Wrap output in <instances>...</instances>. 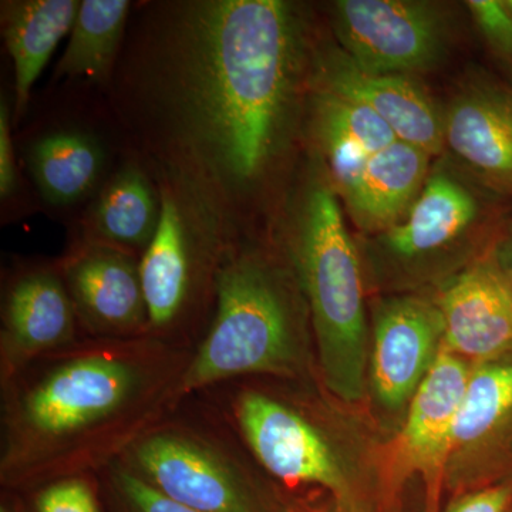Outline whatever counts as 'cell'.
<instances>
[{
  "instance_id": "6da1fadb",
  "label": "cell",
  "mask_w": 512,
  "mask_h": 512,
  "mask_svg": "<svg viewBox=\"0 0 512 512\" xmlns=\"http://www.w3.org/2000/svg\"><path fill=\"white\" fill-rule=\"evenodd\" d=\"M309 29L286 0L134 2L106 94L113 119L151 174L194 192L235 238L259 234L305 140Z\"/></svg>"
},
{
  "instance_id": "7a4b0ae2",
  "label": "cell",
  "mask_w": 512,
  "mask_h": 512,
  "mask_svg": "<svg viewBox=\"0 0 512 512\" xmlns=\"http://www.w3.org/2000/svg\"><path fill=\"white\" fill-rule=\"evenodd\" d=\"M192 350L150 335L84 336L0 384L3 487L30 491L119 461L177 412Z\"/></svg>"
},
{
  "instance_id": "3957f363",
  "label": "cell",
  "mask_w": 512,
  "mask_h": 512,
  "mask_svg": "<svg viewBox=\"0 0 512 512\" xmlns=\"http://www.w3.org/2000/svg\"><path fill=\"white\" fill-rule=\"evenodd\" d=\"M311 336L308 303L275 229L235 239L218 269L214 312L192 350L180 402L242 377L308 375Z\"/></svg>"
},
{
  "instance_id": "277c9868",
  "label": "cell",
  "mask_w": 512,
  "mask_h": 512,
  "mask_svg": "<svg viewBox=\"0 0 512 512\" xmlns=\"http://www.w3.org/2000/svg\"><path fill=\"white\" fill-rule=\"evenodd\" d=\"M309 154L275 229L308 303L320 380L343 403H357L366 394L370 352L362 264L338 194Z\"/></svg>"
},
{
  "instance_id": "5b68a950",
  "label": "cell",
  "mask_w": 512,
  "mask_h": 512,
  "mask_svg": "<svg viewBox=\"0 0 512 512\" xmlns=\"http://www.w3.org/2000/svg\"><path fill=\"white\" fill-rule=\"evenodd\" d=\"M154 178L160 224L140 261L148 335L194 349L214 312L218 269L237 238L194 192L164 175Z\"/></svg>"
},
{
  "instance_id": "8992f818",
  "label": "cell",
  "mask_w": 512,
  "mask_h": 512,
  "mask_svg": "<svg viewBox=\"0 0 512 512\" xmlns=\"http://www.w3.org/2000/svg\"><path fill=\"white\" fill-rule=\"evenodd\" d=\"M55 86L15 141L40 207L72 227L128 150L106 94L79 84Z\"/></svg>"
},
{
  "instance_id": "52a82bcc",
  "label": "cell",
  "mask_w": 512,
  "mask_h": 512,
  "mask_svg": "<svg viewBox=\"0 0 512 512\" xmlns=\"http://www.w3.org/2000/svg\"><path fill=\"white\" fill-rule=\"evenodd\" d=\"M510 200L488 190L453 160L430 170L419 198L399 224L370 235L369 255L394 279L423 281L463 256L483 258Z\"/></svg>"
},
{
  "instance_id": "ba28073f",
  "label": "cell",
  "mask_w": 512,
  "mask_h": 512,
  "mask_svg": "<svg viewBox=\"0 0 512 512\" xmlns=\"http://www.w3.org/2000/svg\"><path fill=\"white\" fill-rule=\"evenodd\" d=\"M120 463L175 503L200 512H262L254 477L218 434L175 412L133 444Z\"/></svg>"
},
{
  "instance_id": "9c48e42d",
  "label": "cell",
  "mask_w": 512,
  "mask_h": 512,
  "mask_svg": "<svg viewBox=\"0 0 512 512\" xmlns=\"http://www.w3.org/2000/svg\"><path fill=\"white\" fill-rule=\"evenodd\" d=\"M229 416L258 466L282 483L319 485L348 498V478L325 431L303 410L256 387H241Z\"/></svg>"
},
{
  "instance_id": "30bf717a",
  "label": "cell",
  "mask_w": 512,
  "mask_h": 512,
  "mask_svg": "<svg viewBox=\"0 0 512 512\" xmlns=\"http://www.w3.org/2000/svg\"><path fill=\"white\" fill-rule=\"evenodd\" d=\"M330 25L339 49L367 72H421L440 62L447 20L439 6L417 0H338Z\"/></svg>"
},
{
  "instance_id": "8fae6325",
  "label": "cell",
  "mask_w": 512,
  "mask_h": 512,
  "mask_svg": "<svg viewBox=\"0 0 512 512\" xmlns=\"http://www.w3.org/2000/svg\"><path fill=\"white\" fill-rule=\"evenodd\" d=\"M82 338L57 259L16 262L3 279L0 384Z\"/></svg>"
},
{
  "instance_id": "7c38bea8",
  "label": "cell",
  "mask_w": 512,
  "mask_h": 512,
  "mask_svg": "<svg viewBox=\"0 0 512 512\" xmlns=\"http://www.w3.org/2000/svg\"><path fill=\"white\" fill-rule=\"evenodd\" d=\"M140 256L70 239L57 258L84 336L128 339L148 335V308Z\"/></svg>"
},
{
  "instance_id": "4fadbf2b",
  "label": "cell",
  "mask_w": 512,
  "mask_h": 512,
  "mask_svg": "<svg viewBox=\"0 0 512 512\" xmlns=\"http://www.w3.org/2000/svg\"><path fill=\"white\" fill-rule=\"evenodd\" d=\"M311 87L369 107L392 128L397 140L431 157L443 154V113L410 76L367 72L339 47L316 43Z\"/></svg>"
},
{
  "instance_id": "5bb4252c",
  "label": "cell",
  "mask_w": 512,
  "mask_h": 512,
  "mask_svg": "<svg viewBox=\"0 0 512 512\" xmlns=\"http://www.w3.org/2000/svg\"><path fill=\"white\" fill-rule=\"evenodd\" d=\"M443 349V320L436 302L394 296L377 305L370 340L369 377L377 402L403 409Z\"/></svg>"
},
{
  "instance_id": "9a60e30c",
  "label": "cell",
  "mask_w": 512,
  "mask_h": 512,
  "mask_svg": "<svg viewBox=\"0 0 512 512\" xmlns=\"http://www.w3.org/2000/svg\"><path fill=\"white\" fill-rule=\"evenodd\" d=\"M443 121L451 160L512 200V84L478 77L448 104Z\"/></svg>"
},
{
  "instance_id": "2e32d148",
  "label": "cell",
  "mask_w": 512,
  "mask_h": 512,
  "mask_svg": "<svg viewBox=\"0 0 512 512\" xmlns=\"http://www.w3.org/2000/svg\"><path fill=\"white\" fill-rule=\"evenodd\" d=\"M436 305L448 352L474 365L512 356V296L487 256L451 275Z\"/></svg>"
},
{
  "instance_id": "e0dca14e",
  "label": "cell",
  "mask_w": 512,
  "mask_h": 512,
  "mask_svg": "<svg viewBox=\"0 0 512 512\" xmlns=\"http://www.w3.org/2000/svg\"><path fill=\"white\" fill-rule=\"evenodd\" d=\"M471 369L466 360L441 349L407 404L396 443L403 470L417 471L433 481L448 466L454 423Z\"/></svg>"
},
{
  "instance_id": "ac0fdd59",
  "label": "cell",
  "mask_w": 512,
  "mask_h": 512,
  "mask_svg": "<svg viewBox=\"0 0 512 512\" xmlns=\"http://www.w3.org/2000/svg\"><path fill=\"white\" fill-rule=\"evenodd\" d=\"M160 218L161 194L156 178L128 151L70 227V239L109 245L141 258L156 237Z\"/></svg>"
},
{
  "instance_id": "d6986e66",
  "label": "cell",
  "mask_w": 512,
  "mask_h": 512,
  "mask_svg": "<svg viewBox=\"0 0 512 512\" xmlns=\"http://www.w3.org/2000/svg\"><path fill=\"white\" fill-rule=\"evenodd\" d=\"M305 141L339 194L370 158L397 141V137L369 107L311 87L306 103Z\"/></svg>"
},
{
  "instance_id": "ffe728a7",
  "label": "cell",
  "mask_w": 512,
  "mask_h": 512,
  "mask_svg": "<svg viewBox=\"0 0 512 512\" xmlns=\"http://www.w3.org/2000/svg\"><path fill=\"white\" fill-rule=\"evenodd\" d=\"M430 158L426 151L400 140L370 158L338 194L356 227L376 235L399 224L429 178Z\"/></svg>"
},
{
  "instance_id": "44dd1931",
  "label": "cell",
  "mask_w": 512,
  "mask_h": 512,
  "mask_svg": "<svg viewBox=\"0 0 512 512\" xmlns=\"http://www.w3.org/2000/svg\"><path fill=\"white\" fill-rule=\"evenodd\" d=\"M82 0H3L0 32L13 64V124L28 116L32 90L63 37L70 35Z\"/></svg>"
},
{
  "instance_id": "7402d4cb",
  "label": "cell",
  "mask_w": 512,
  "mask_h": 512,
  "mask_svg": "<svg viewBox=\"0 0 512 512\" xmlns=\"http://www.w3.org/2000/svg\"><path fill=\"white\" fill-rule=\"evenodd\" d=\"M133 6L130 0H82L69 43L53 70V82L107 94Z\"/></svg>"
},
{
  "instance_id": "603a6c76",
  "label": "cell",
  "mask_w": 512,
  "mask_h": 512,
  "mask_svg": "<svg viewBox=\"0 0 512 512\" xmlns=\"http://www.w3.org/2000/svg\"><path fill=\"white\" fill-rule=\"evenodd\" d=\"M512 448V356L478 363L454 423L451 458L487 453L504 456Z\"/></svg>"
},
{
  "instance_id": "cb8c5ba5",
  "label": "cell",
  "mask_w": 512,
  "mask_h": 512,
  "mask_svg": "<svg viewBox=\"0 0 512 512\" xmlns=\"http://www.w3.org/2000/svg\"><path fill=\"white\" fill-rule=\"evenodd\" d=\"M13 96L0 97V211L2 224L22 220L42 210L32 184L28 183L20 164L15 136H13Z\"/></svg>"
},
{
  "instance_id": "d4e9b609",
  "label": "cell",
  "mask_w": 512,
  "mask_h": 512,
  "mask_svg": "<svg viewBox=\"0 0 512 512\" xmlns=\"http://www.w3.org/2000/svg\"><path fill=\"white\" fill-rule=\"evenodd\" d=\"M96 476L117 512H200L158 493L120 461L103 468Z\"/></svg>"
},
{
  "instance_id": "484cf974",
  "label": "cell",
  "mask_w": 512,
  "mask_h": 512,
  "mask_svg": "<svg viewBox=\"0 0 512 512\" xmlns=\"http://www.w3.org/2000/svg\"><path fill=\"white\" fill-rule=\"evenodd\" d=\"M96 474L59 478L33 488L35 512H101Z\"/></svg>"
},
{
  "instance_id": "4316f807",
  "label": "cell",
  "mask_w": 512,
  "mask_h": 512,
  "mask_svg": "<svg viewBox=\"0 0 512 512\" xmlns=\"http://www.w3.org/2000/svg\"><path fill=\"white\" fill-rule=\"evenodd\" d=\"M471 18L495 55L512 67V13L501 0H470Z\"/></svg>"
},
{
  "instance_id": "83f0119b",
  "label": "cell",
  "mask_w": 512,
  "mask_h": 512,
  "mask_svg": "<svg viewBox=\"0 0 512 512\" xmlns=\"http://www.w3.org/2000/svg\"><path fill=\"white\" fill-rule=\"evenodd\" d=\"M485 256L493 264L512 296V200Z\"/></svg>"
},
{
  "instance_id": "f1b7e54d",
  "label": "cell",
  "mask_w": 512,
  "mask_h": 512,
  "mask_svg": "<svg viewBox=\"0 0 512 512\" xmlns=\"http://www.w3.org/2000/svg\"><path fill=\"white\" fill-rule=\"evenodd\" d=\"M512 501V484L494 485L458 500L447 512H507Z\"/></svg>"
},
{
  "instance_id": "f546056e",
  "label": "cell",
  "mask_w": 512,
  "mask_h": 512,
  "mask_svg": "<svg viewBox=\"0 0 512 512\" xmlns=\"http://www.w3.org/2000/svg\"><path fill=\"white\" fill-rule=\"evenodd\" d=\"M505 3H507L508 9H510L512 13V0H505Z\"/></svg>"
}]
</instances>
